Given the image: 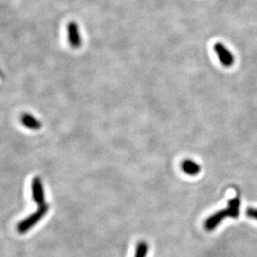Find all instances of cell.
Returning a JSON list of instances; mask_svg holds the SVG:
<instances>
[{"label": "cell", "instance_id": "obj_1", "mask_svg": "<svg viewBox=\"0 0 257 257\" xmlns=\"http://www.w3.org/2000/svg\"><path fill=\"white\" fill-rule=\"evenodd\" d=\"M49 211V205L44 204L42 206H39L38 210L36 211L34 214L29 215L27 218L23 219L21 222L18 223L17 230L19 234H25L28 231H30L34 226H36L43 217L46 215Z\"/></svg>", "mask_w": 257, "mask_h": 257}, {"label": "cell", "instance_id": "obj_2", "mask_svg": "<svg viewBox=\"0 0 257 257\" xmlns=\"http://www.w3.org/2000/svg\"><path fill=\"white\" fill-rule=\"evenodd\" d=\"M214 52L218 56V59L220 63L229 68L233 66L235 63V56L233 53L223 44V43L217 42L214 44Z\"/></svg>", "mask_w": 257, "mask_h": 257}, {"label": "cell", "instance_id": "obj_3", "mask_svg": "<svg viewBox=\"0 0 257 257\" xmlns=\"http://www.w3.org/2000/svg\"><path fill=\"white\" fill-rule=\"evenodd\" d=\"M32 196L34 201L38 205L42 206L45 203V194H44V187L42 180L39 177H35L32 180Z\"/></svg>", "mask_w": 257, "mask_h": 257}, {"label": "cell", "instance_id": "obj_4", "mask_svg": "<svg viewBox=\"0 0 257 257\" xmlns=\"http://www.w3.org/2000/svg\"><path fill=\"white\" fill-rule=\"evenodd\" d=\"M230 216L227 209L220 210L214 214H212L206 221H205V229L207 231H213L217 226L225 219V217Z\"/></svg>", "mask_w": 257, "mask_h": 257}, {"label": "cell", "instance_id": "obj_5", "mask_svg": "<svg viewBox=\"0 0 257 257\" xmlns=\"http://www.w3.org/2000/svg\"><path fill=\"white\" fill-rule=\"evenodd\" d=\"M68 41L73 48H79L81 45V36L79 29L75 23H70L67 28Z\"/></svg>", "mask_w": 257, "mask_h": 257}, {"label": "cell", "instance_id": "obj_6", "mask_svg": "<svg viewBox=\"0 0 257 257\" xmlns=\"http://www.w3.org/2000/svg\"><path fill=\"white\" fill-rule=\"evenodd\" d=\"M181 169L188 175H197L199 171H201L200 166L193 160H184L181 164Z\"/></svg>", "mask_w": 257, "mask_h": 257}, {"label": "cell", "instance_id": "obj_7", "mask_svg": "<svg viewBox=\"0 0 257 257\" xmlns=\"http://www.w3.org/2000/svg\"><path fill=\"white\" fill-rule=\"evenodd\" d=\"M23 126L31 129H38L41 127V122L31 114H23L21 117Z\"/></svg>", "mask_w": 257, "mask_h": 257}, {"label": "cell", "instance_id": "obj_8", "mask_svg": "<svg viewBox=\"0 0 257 257\" xmlns=\"http://www.w3.org/2000/svg\"><path fill=\"white\" fill-rule=\"evenodd\" d=\"M240 197L238 195H236L235 198L229 200L228 202V207L226 208L229 212V215L230 217L233 218H236L239 215V211H240Z\"/></svg>", "mask_w": 257, "mask_h": 257}, {"label": "cell", "instance_id": "obj_9", "mask_svg": "<svg viewBox=\"0 0 257 257\" xmlns=\"http://www.w3.org/2000/svg\"><path fill=\"white\" fill-rule=\"evenodd\" d=\"M148 250H149V246L146 242L144 241L139 242L136 247L134 257H146L148 254Z\"/></svg>", "mask_w": 257, "mask_h": 257}, {"label": "cell", "instance_id": "obj_10", "mask_svg": "<svg viewBox=\"0 0 257 257\" xmlns=\"http://www.w3.org/2000/svg\"><path fill=\"white\" fill-rule=\"evenodd\" d=\"M246 214L248 217L253 218L257 220V209H254V208H249L246 212Z\"/></svg>", "mask_w": 257, "mask_h": 257}, {"label": "cell", "instance_id": "obj_11", "mask_svg": "<svg viewBox=\"0 0 257 257\" xmlns=\"http://www.w3.org/2000/svg\"><path fill=\"white\" fill-rule=\"evenodd\" d=\"M0 76H1V74H0Z\"/></svg>", "mask_w": 257, "mask_h": 257}]
</instances>
